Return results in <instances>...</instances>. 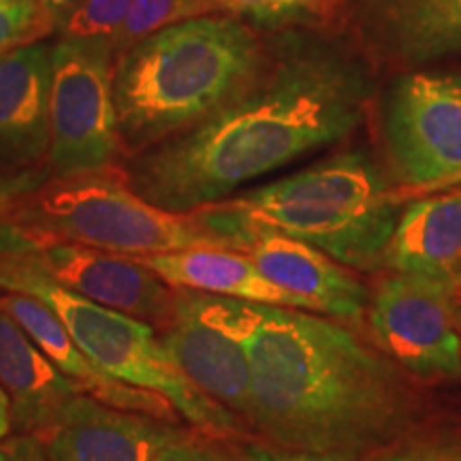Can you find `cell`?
Returning <instances> with one entry per match:
<instances>
[{
	"mask_svg": "<svg viewBox=\"0 0 461 461\" xmlns=\"http://www.w3.org/2000/svg\"><path fill=\"white\" fill-rule=\"evenodd\" d=\"M54 31V20L39 0L0 5V54L41 41Z\"/></svg>",
	"mask_w": 461,
	"mask_h": 461,
	"instance_id": "cell-24",
	"label": "cell"
},
{
	"mask_svg": "<svg viewBox=\"0 0 461 461\" xmlns=\"http://www.w3.org/2000/svg\"><path fill=\"white\" fill-rule=\"evenodd\" d=\"M176 428L79 393L37 438L50 461H154Z\"/></svg>",
	"mask_w": 461,
	"mask_h": 461,
	"instance_id": "cell-12",
	"label": "cell"
},
{
	"mask_svg": "<svg viewBox=\"0 0 461 461\" xmlns=\"http://www.w3.org/2000/svg\"><path fill=\"white\" fill-rule=\"evenodd\" d=\"M3 3H22V0H0V5Z\"/></svg>",
	"mask_w": 461,
	"mask_h": 461,
	"instance_id": "cell-32",
	"label": "cell"
},
{
	"mask_svg": "<svg viewBox=\"0 0 461 461\" xmlns=\"http://www.w3.org/2000/svg\"><path fill=\"white\" fill-rule=\"evenodd\" d=\"M132 0H84L68 14L56 32L60 39H112L122 26Z\"/></svg>",
	"mask_w": 461,
	"mask_h": 461,
	"instance_id": "cell-23",
	"label": "cell"
},
{
	"mask_svg": "<svg viewBox=\"0 0 461 461\" xmlns=\"http://www.w3.org/2000/svg\"><path fill=\"white\" fill-rule=\"evenodd\" d=\"M182 297L244 346L252 374L248 428L261 440L357 461L411 434L417 406L402 367L344 322L190 291Z\"/></svg>",
	"mask_w": 461,
	"mask_h": 461,
	"instance_id": "cell-1",
	"label": "cell"
},
{
	"mask_svg": "<svg viewBox=\"0 0 461 461\" xmlns=\"http://www.w3.org/2000/svg\"><path fill=\"white\" fill-rule=\"evenodd\" d=\"M51 45L37 41L0 54V169L48 165Z\"/></svg>",
	"mask_w": 461,
	"mask_h": 461,
	"instance_id": "cell-14",
	"label": "cell"
},
{
	"mask_svg": "<svg viewBox=\"0 0 461 461\" xmlns=\"http://www.w3.org/2000/svg\"><path fill=\"white\" fill-rule=\"evenodd\" d=\"M20 222L39 244H77L124 257L186 248H230L194 212H169L131 186L122 165L50 176L20 205Z\"/></svg>",
	"mask_w": 461,
	"mask_h": 461,
	"instance_id": "cell-6",
	"label": "cell"
},
{
	"mask_svg": "<svg viewBox=\"0 0 461 461\" xmlns=\"http://www.w3.org/2000/svg\"><path fill=\"white\" fill-rule=\"evenodd\" d=\"M391 176L403 193H440L461 184V75L406 73L383 101Z\"/></svg>",
	"mask_w": 461,
	"mask_h": 461,
	"instance_id": "cell-8",
	"label": "cell"
},
{
	"mask_svg": "<svg viewBox=\"0 0 461 461\" xmlns=\"http://www.w3.org/2000/svg\"><path fill=\"white\" fill-rule=\"evenodd\" d=\"M112 39H58L51 45V176L122 165L113 101Z\"/></svg>",
	"mask_w": 461,
	"mask_h": 461,
	"instance_id": "cell-7",
	"label": "cell"
},
{
	"mask_svg": "<svg viewBox=\"0 0 461 461\" xmlns=\"http://www.w3.org/2000/svg\"><path fill=\"white\" fill-rule=\"evenodd\" d=\"M402 194L366 149H348L302 171L193 210L235 250V227H267L336 258L353 272L383 267Z\"/></svg>",
	"mask_w": 461,
	"mask_h": 461,
	"instance_id": "cell-4",
	"label": "cell"
},
{
	"mask_svg": "<svg viewBox=\"0 0 461 461\" xmlns=\"http://www.w3.org/2000/svg\"><path fill=\"white\" fill-rule=\"evenodd\" d=\"M32 261L58 285L160 331L177 312L180 291L167 285L140 258L77 244H48L31 250Z\"/></svg>",
	"mask_w": 461,
	"mask_h": 461,
	"instance_id": "cell-10",
	"label": "cell"
},
{
	"mask_svg": "<svg viewBox=\"0 0 461 461\" xmlns=\"http://www.w3.org/2000/svg\"><path fill=\"white\" fill-rule=\"evenodd\" d=\"M0 310H5L28 333V338L50 357V361L84 395L107 403V406L120 408V411L148 414V417L167 420V423H176L177 411L167 397L132 387L95 366L77 348L62 321L43 302L24 295V293L0 291Z\"/></svg>",
	"mask_w": 461,
	"mask_h": 461,
	"instance_id": "cell-15",
	"label": "cell"
},
{
	"mask_svg": "<svg viewBox=\"0 0 461 461\" xmlns=\"http://www.w3.org/2000/svg\"><path fill=\"white\" fill-rule=\"evenodd\" d=\"M0 461H50L34 436L11 434L0 440Z\"/></svg>",
	"mask_w": 461,
	"mask_h": 461,
	"instance_id": "cell-28",
	"label": "cell"
},
{
	"mask_svg": "<svg viewBox=\"0 0 461 461\" xmlns=\"http://www.w3.org/2000/svg\"><path fill=\"white\" fill-rule=\"evenodd\" d=\"M357 461H461V448L448 445H397Z\"/></svg>",
	"mask_w": 461,
	"mask_h": 461,
	"instance_id": "cell-27",
	"label": "cell"
},
{
	"mask_svg": "<svg viewBox=\"0 0 461 461\" xmlns=\"http://www.w3.org/2000/svg\"><path fill=\"white\" fill-rule=\"evenodd\" d=\"M11 436V414H9V400L3 387H0V440Z\"/></svg>",
	"mask_w": 461,
	"mask_h": 461,
	"instance_id": "cell-30",
	"label": "cell"
},
{
	"mask_svg": "<svg viewBox=\"0 0 461 461\" xmlns=\"http://www.w3.org/2000/svg\"><path fill=\"white\" fill-rule=\"evenodd\" d=\"M0 291L24 293L43 302L95 366L132 387L167 397L201 434L214 440H235L250 431L244 420L207 397L173 366L152 325L58 285L28 252L0 257Z\"/></svg>",
	"mask_w": 461,
	"mask_h": 461,
	"instance_id": "cell-5",
	"label": "cell"
},
{
	"mask_svg": "<svg viewBox=\"0 0 461 461\" xmlns=\"http://www.w3.org/2000/svg\"><path fill=\"white\" fill-rule=\"evenodd\" d=\"M0 387L7 393L11 434L39 436L79 391L50 357L0 310Z\"/></svg>",
	"mask_w": 461,
	"mask_h": 461,
	"instance_id": "cell-17",
	"label": "cell"
},
{
	"mask_svg": "<svg viewBox=\"0 0 461 461\" xmlns=\"http://www.w3.org/2000/svg\"><path fill=\"white\" fill-rule=\"evenodd\" d=\"M157 333L160 348L173 366L248 428L252 417V374L244 346L221 327L194 314L184 303L182 291L176 319Z\"/></svg>",
	"mask_w": 461,
	"mask_h": 461,
	"instance_id": "cell-13",
	"label": "cell"
},
{
	"mask_svg": "<svg viewBox=\"0 0 461 461\" xmlns=\"http://www.w3.org/2000/svg\"><path fill=\"white\" fill-rule=\"evenodd\" d=\"M367 92L366 73L342 51L286 39L265 48L252 77L216 112L122 169L149 203L193 212L346 140L361 124Z\"/></svg>",
	"mask_w": 461,
	"mask_h": 461,
	"instance_id": "cell-2",
	"label": "cell"
},
{
	"mask_svg": "<svg viewBox=\"0 0 461 461\" xmlns=\"http://www.w3.org/2000/svg\"><path fill=\"white\" fill-rule=\"evenodd\" d=\"M50 176V165L22 171L0 169V257L20 255V252L41 248L39 240L22 227L20 205Z\"/></svg>",
	"mask_w": 461,
	"mask_h": 461,
	"instance_id": "cell-20",
	"label": "cell"
},
{
	"mask_svg": "<svg viewBox=\"0 0 461 461\" xmlns=\"http://www.w3.org/2000/svg\"><path fill=\"white\" fill-rule=\"evenodd\" d=\"M229 461H353L342 457H330V455H316L303 451H291L269 442L250 440V438H235V440H218Z\"/></svg>",
	"mask_w": 461,
	"mask_h": 461,
	"instance_id": "cell-26",
	"label": "cell"
},
{
	"mask_svg": "<svg viewBox=\"0 0 461 461\" xmlns=\"http://www.w3.org/2000/svg\"><path fill=\"white\" fill-rule=\"evenodd\" d=\"M361 28L380 56L402 65L461 56V0H366Z\"/></svg>",
	"mask_w": 461,
	"mask_h": 461,
	"instance_id": "cell-16",
	"label": "cell"
},
{
	"mask_svg": "<svg viewBox=\"0 0 461 461\" xmlns=\"http://www.w3.org/2000/svg\"><path fill=\"white\" fill-rule=\"evenodd\" d=\"M265 278L303 299L312 312L325 314L344 325L366 321L370 291L336 258L295 238L267 227H235L230 233Z\"/></svg>",
	"mask_w": 461,
	"mask_h": 461,
	"instance_id": "cell-11",
	"label": "cell"
},
{
	"mask_svg": "<svg viewBox=\"0 0 461 461\" xmlns=\"http://www.w3.org/2000/svg\"><path fill=\"white\" fill-rule=\"evenodd\" d=\"M210 14H218L212 0H132L122 26L112 37L113 51L120 54L160 28Z\"/></svg>",
	"mask_w": 461,
	"mask_h": 461,
	"instance_id": "cell-21",
	"label": "cell"
},
{
	"mask_svg": "<svg viewBox=\"0 0 461 461\" xmlns=\"http://www.w3.org/2000/svg\"><path fill=\"white\" fill-rule=\"evenodd\" d=\"M263 54L252 26L229 14L190 17L115 54L124 160L216 112L252 77Z\"/></svg>",
	"mask_w": 461,
	"mask_h": 461,
	"instance_id": "cell-3",
	"label": "cell"
},
{
	"mask_svg": "<svg viewBox=\"0 0 461 461\" xmlns=\"http://www.w3.org/2000/svg\"><path fill=\"white\" fill-rule=\"evenodd\" d=\"M457 282L389 274L370 293L367 325L374 342L403 370L420 378L459 376Z\"/></svg>",
	"mask_w": 461,
	"mask_h": 461,
	"instance_id": "cell-9",
	"label": "cell"
},
{
	"mask_svg": "<svg viewBox=\"0 0 461 461\" xmlns=\"http://www.w3.org/2000/svg\"><path fill=\"white\" fill-rule=\"evenodd\" d=\"M383 267L391 274L461 285V193L408 203L397 218Z\"/></svg>",
	"mask_w": 461,
	"mask_h": 461,
	"instance_id": "cell-18",
	"label": "cell"
},
{
	"mask_svg": "<svg viewBox=\"0 0 461 461\" xmlns=\"http://www.w3.org/2000/svg\"><path fill=\"white\" fill-rule=\"evenodd\" d=\"M154 461H229L221 442L201 431L173 428L158 447Z\"/></svg>",
	"mask_w": 461,
	"mask_h": 461,
	"instance_id": "cell-25",
	"label": "cell"
},
{
	"mask_svg": "<svg viewBox=\"0 0 461 461\" xmlns=\"http://www.w3.org/2000/svg\"><path fill=\"white\" fill-rule=\"evenodd\" d=\"M39 3L43 5V9L48 11V15L58 26L79 3H84V0H39Z\"/></svg>",
	"mask_w": 461,
	"mask_h": 461,
	"instance_id": "cell-29",
	"label": "cell"
},
{
	"mask_svg": "<svg viewBox=\"0 0 461 461\" xmlns=\"http://www.w3.org/2000/svg\"><path fill=\"white\" fill-rule=\"evenodd\" d=\"M455 322H457V333H459V348H461V291L455 297Z\"/></svg>",
	"mask_w": 461,
	"mask_h": 461,
	"instance_id": "cell-31",
	"label": "cell"
},
{
	"mask_svg": "<svg viewBox=\"0 0 461 461\" xmlns=\"http://www.w3.org/2000/svg\"><path fill=\"white\" fill-rule=\"evenodd\" d=\"M140 261L176 291L229 297L263 305H282V308H299L312 312L303 299L265 278L257 269V265L240 250L186 248V250L141 257Z\"/></svg>",
	"mask_w": 461,
	"mask_h": 461,
	"instance_id": "cell-19",
	"label": "cell"
},
{
	"mask_svg": "<svg viewBox=\"0 0 461 461\" xmlns=\"http://www.w3.org/2000/svg\"><path fill=\"white\" fill-rule=\"evenodd\" d=\"M218 14H229L261 28H285L319 20L338 0H212Z\"/></svg>",
	"mask_w": 461,
	"mask_h": 461,
	"instance_id": "cell-22",
	"label": "cell"
}]
</instances>
